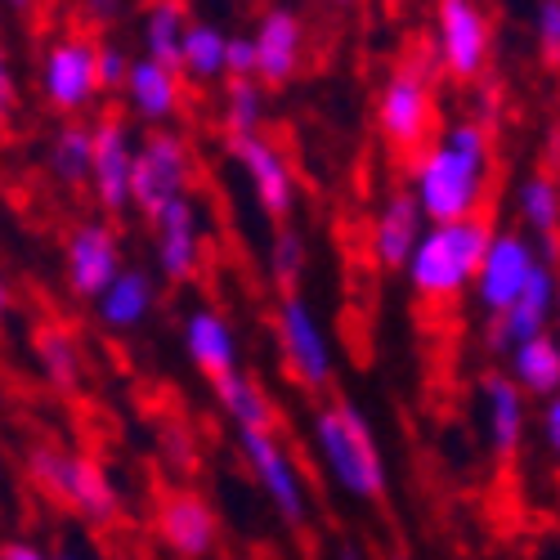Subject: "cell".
<instances>
[{"label":"cell","instance_id":"1","mask_svg":"<svg viewBox=\"0 0 560 560\" xmlns=\"http://www.w3.org/2000/svg\"><path fill=\"white\" fill-rule=\"evenodd\" d=\"M489 175H493V144L485 121L466 117L453 121L427 153H417L408 166L412 179V198L427 211L431 224H457V220H476L489 194Z\"/></svg>","mask_w":560,"mask_h":560},{"label":"cell","instance_id":"2","mask_svg":"<svg viewBox=\"0 0 560 560\" xmlns=\"http://www.w3.org/2000/svg\"><path fill=\"white\" fill-rule=\"evenodd\" d=\"M493 224L485 215L476 220H457V224H431L422 247L412 252L404 278L417 301H431V305H444V301H457L476 288V273L485 265V252L493 243Z\"/></svg>","mask_w":560,"mask_h":560},{"label":"cell","instance_id":"3","mask_svg":"<svg viewBox=\"0 0 560 560\" xmlns=\"http://www.w3.org/2000/svg\"><path fill=\"white\" fill-rule=\"evenodd\" d=\"M314 444H318L323 466H328V476L350 498L359 502L386 498V462H382L377 435H372L368 417L350 399H337L314 412Z\"/></svg>","mask_w":560,"mask_h":560},{"label":"cell","instance_id":"4","mask_svg":"<svg viewBox=\"0 0 560 560\" xmlns=\"http://www.w3.org/2000/svg\"><path fill=\"white\" fill-rule=\"evenodd\" d=\"M435 55H417L404 59L386 81H382V95H377V126L382 139L395 153H427L431 149V126H435Z\"/></svg>","mask_w":560,"mask_h":560},{"label":"cell","instance_id":"5","mask_svg":"<svg viewBox=\"0 0 560 560\" xmlns=\"http://www.w3.org/2000/svg\"><path fill=\"white\" fill-rule=\"evenodd\" d=\"M27 471L32 480L50 493L55 502L81 511L85 521H113L117 516V493H113V480L108 471L95 462V457H81V453H63L55 444H36L27 453Z\"/></svg>","mask_w":560,"mask_h":560},{"label":"cell","instance_id":"6","mask_svg":"<svg viewBox=\"0 0 560 560\" xmlns=\"http://www.w3.org/2000/svg\"><path fill=\"white\" fill-rule=\"evenodd\" d=\"M542 265H547V256H542V247L529 238V233H521V229H498L493 243H489V252H485V265H480V273H476V288H471L476 305H480L489 318L506 314L511 305L525 296V288L534 283V273H538Z\"/></svg>","mask_w":560,"mask_h":560},{"label":"cell","instance_id":"7","mask_svg":"<svg viewBox=\"0 0 560 560\" xmlns=\"http://www.w3.org/2000/svg\"><path fill=\"white\" fill-rule=\"evenodd\" d=\"M194 184V158L189 144L179 135H149L144 149L135 158V179H130V207H139L153 224L162 220L166 207H175L179 198H189Z\"/></svg>","mask_w":560,"mask_h":560},{"label":"cell","instance_id":"8","mask_svg":"<svg viewBox=\"0 0 560 560\" xmlns=\"http://www.w3.org/2000/svg\"><path fill=\"white\" fill-rule=\"evenodd\" d=\"M489 55H493V19L489 10L471 5V0H444L435 10V59L440 68L471 85L485 77L489 68Z\"/></svg>","mask_w":560,"mask_h":560},{"label":"cell","instance_id":"9","mask_svg":"<svg viewBox=\"0 0 560 560\" xmlns=\"http://www.w3.org/2000/svg\"><path fill=\"white\" fill-rule=\"evenodd\" d=\"M278 346H283V359L292 368V377L305 390H323L332 382V341L318 328V318L310 314V305L301 296H288L278 305Z\"/></svg>","mask_w":560,"mask_h":560},{"label":"cell","instance_id":"10","mask_svg":"<svg viewBox=\"0 0 560 560\" xmlns=\"http://www.w3.org/2000/svg\"><path fill=\"white\" fill-rule=\"evenodd\" d=\"M556 283H560V273H556V265L547 260V265L534 273V283L525 288V296L511 305L506 314L489 318V328H485V350L506 359L511 350H521V346L547 337V328L556 323Z\"/></svg>","mask_w":560,"mask_h":560},{"label":"cell","instance_id":"11","mask_svg":"<svg viewBox=\"0 0 560 560\" xmlns=\"http://www.w3.org/2000/svg\"><path fill=\"white\" fill-rule=\"evenodd\" d=\"M45 100L59 113H77L95 100L100 90V45L90 36H63L45 55Z\"/></svg>","mask_w":560,"mask_h":560},{"label":"cell","instance_id":"12","mask_svg":"<svg viewBox=\"0 0 560 560\" xmlns=\"http://www.w3.org/2000/svg\"><path fill=\"white\" fill-rule=\"evenodd\" d=\"M243 453H247V462H252L260 489H265L269 502L278 506V516H283L288 525H305L310 498H305V480H301V471H296V462L288 457V448L278 444L269 431H243Z\"/></svg>","mask_w":560,"mask_h":560},{"label":"cell","instance_id":"13","mask_svg":"<svg viewBox=\"0 0 560 560\" xmlns=\"http://www.w3.org/2000/svg\"><path fill=\"white\" fill-rule=\"evenodd\" d=\"M480 427L489 440V453L498 462L516 457L525 435H529V395L506 377V372H489L480 377Z\"/></svg>","mask_w":560,"mask_h":560},{"label":"cell","instance_id":"14","mask_svg":"<svg viewBox=\"0 0 560 560\" xmlns=\"http://www.w3.org/2000/svg\"><path fill=\"white\" fill-rule=\"evenodd\" d=\"M229 153L238 158V166L252 175V189H256L265 215L283 220V215L296 207V179H292V166H288L283 153L269 144V139H260V135L229 139Z\"/></svg>","mask_w":560,"mask_h":560},{"label":"cell","instance_id":"15","mask_svg":"<svg viewBox=\"0 0 560 560\" xmlns=\"http://www.w3.org/2000/svg\"><path fill=\"white\" fill-rule=\"evenodd\" d=\"M427 229H431V220H427V211L417 207V198L412 194H390L386 202H382V211H377V220H372V260H377L382 269H408V260H412V252L422 247V238H427Z\"/></svg>","mask_w":560,"mask_h":560},{"label":"cell","instance_id":"16","mask_svg":"<svg viewBox=\"0 0 560 560\" xmlns=\"http://www.w3.org/2000/svg\"><path fill=\"white\" fill-rule=\"evenodd\" d=\"M121 273H126L121 269V252H117V238L108 233V224H81L72 238H68V278H72V292L100 301Z\"/></svg>","mask_w":560,"mask_h":560},{"label":"cell","instance_id":"17","mask_svg":"<svg viewBox=\"0 0 560 560\" xmlns=\"http://www.w3.org/2000/svg\"><path fill=\"white\" fill-rule=\"evenodd\" d=\"M135 149H130V135L126 121L117 113L100 117L95 126V194L108 211H126L130 207V179H135Z\"/></svg>","mask_w":560,"mask_h":560},{"label":"cell","instance_id":"18","mask_svg":"<svg viewBox=\"0 0 560 560\" xmlns=\"http://www.w3.org/2000/svg\"><path fill=\"white\" fill-rule=\"evenodd\" d=\"M158 529L166 538V547L184 560H202L211 547H215V516H211V506L189 493V489H175L162 498L158 506Z\"/></svg>","mask_w":560,"mask_h":560},{"label":"cell","instance_id":"19","mask_svg":"<svg viewBox=\"0 0 560 560\" xmlns=\"http://www.w3.org/2000/svg\"><path fill=\"white\" fill-rule=\"evenodd\" d=\"M301 45H305V27L292 10H269L256 27V55H260V72L256 81L278 90L301 72Z\"/></svg>","mask_w":560,"mask_h":560},{"label":"cell","instance_id":"20","mask_svg":"<svg viewBox=\"0 0 560 560\" xmlns=\"http://www.w3.org/2000/svg\"><path fill=\"white\" fill-rule=\"evenodd\" d=\"M158 265L171 283H184L198 269V211L189 198L166 207L158 220Z\"/></svg>","mask_w":560,"mask_h":560},{"label":"cell","instance_id":"21","mask_svg":"<svg viewBox=\"0 0 560 560\" xmlns=\"http://www.w3.org/2000/svg\"><path fill=\"white\" fill-rule=\"evenodd\" d=\"M184 350H189V359L207 372L211 382L238 372V346H233V332H229V323L211 310L189 314V323H184Z\"/></svg>","mask_w":560,"mask_h":560},{"label":"cell","instance_id":"22","mask_svg":"<svg viewBox=\"0 0 560 560\" xmlns=\"http://www.w3.org/2000/svg\"><path fill=\"white\" fill-rule=\"evenodd\" d=\"M516 215L525 224L529 238L542 243V256L551 260L556 238H560V184L551 175H529L516 184Z\"/></svg>","mask_w":560,"mask_h":560},{"label":"cell","instance_id":"23","mask_svg":"<svg viewBox=\"0 0 560 560\" xmlns=\"http://www.w3.org/2000/svg\"><path fill=\"white\" fill-rule=\"evenodd\" d=\"M506 377L516 382L529 399H556L560 395V341L547 332L521 350L506 354Z\"/></svg>","mask_w":560,"mask_h":560},{"label":"cell","instance_id":"24","mask_svg":"<svg viewBox=\"0 0 560 560\" xmlns=\"http://www.w3.org/2000/svg\"><path fill=\"white\" fill-rule=\"evenodd\" d=\"M126 95H130V108L149 121H162L175 113L179 104V72L153 63V59H139L130 68V81H126Z\"/></svg>","mask_w":560,"mask_h":560},{"label":"cell","instance_id":"25","mask_svg":"<svg viewBox=\"0 0 560 560\" xmlns=\"http://www.w3.org/2000/svg\"><path fill=\"white\" fill-rule=\"evenodd\" d=\"M215 399L243 431H273V404L265 399V390L252 377H243V372L220 377L215 382Z\"/></svg>","mask_w":560,"mask_h":560},{"label":"cell","instance_id":"26","mask_svg":"<svg viewBox=\"0 0 560 560\" xmlns=\"http://www.w3.org/2000/svg\"><path fill=\"white\" fill-rule=\"evenodd\" d=\"M149 310H153V283L144 273H135V269H126L117 283L100 296V318L108 323V328H135Z\"/></svg>","mask_w":560,"mask_h":560},{"label":"cell","instance_id":"27","mask_svg":"<svg viewBox=\"0 0 560 560\" xmlns=\"http://www.w3.org/2000/svg\"><path fill=\"white\" fill-rule=\"evenodd\" d=\"M184 5H153L144 14V45H149V59L179 72L184 68Z\"/></svg>","mask_w":560,"mask_h":560},{"label":"cell","instance_id":"28","mask_svg":"<svg viewBox=\"0 0 560 560\" xmlns=\"http://www.w3.org/2000/svg\"><path fill=\"white\" fill-rule=\"evenodd\" d=\"M36 359L45 368V377H50L59 390H77L81 382V363H77V341L68 328H59V323H40L36 328Z\"/></svg>","mask_w":560,"mask_h":560},{"label":"cell","instance_id":"29","mask_svg":"<svg viewBox=\"0 0 560 560\" xmlns=\"http://www.w3.org/2000/svg\"><path fill=\"white\" fill-rule=\"evenodd\" d=\"M50 171L63 179V184H81L95 175V130L85 126H63L50 144Z\"/></svg>","mask_w":560,"mask_h":560},{"label":"cell","instance_id":"30","mask_svg":"<svg viewBox=\"0 0 560 560\" xmlns=\"http://www.w3.org/2000/svg\"><path fill=\"white\" fill-rule=\"evenodd\" d=\"M224 59H229V36H220V27H211V23L184 27V72L211 81V77L229 72Z\"/></svg>","mask_w":560,"mask_h":560},{"label":"cell","instance_id":"31","mask_svg":"<svg viewBox=\"0 0 560 560\" xmlns=\"http://www.w3.org/2000/svg\"><path fill=\"white\" fill-rule=\"evenodd\" d=\"M224 126H229V139H243V135H256L260 126V108H265V95L256 81H233L229 77V90H224Z\"/></svg>","mask_w":560,"mask_h":560},{"label":"cell","instance_id":"32","mask_svg":"<svg viewBox=\"0 0 560 560\" xmlns=\"http://www.w3.org/2000/svg\"><path fill=\"white\" fill-rule=\"evenodd\" d=\"M269 273H273L278 288H292L305 273V238L296 229H278V238L269 247Z\"/></svg>","mask_w":560,"mask_h":560},{"label":"cell","instance_id":"33","mask_svg":"<svg viewBox=\"0 0 560 560\" xmlns=\"http://www.w3.org/2000/svg\"><path fill=\"white\" fill-rule=\"evenodd\" d=\"M534 23V45L547 68H560V0H542V5L529 10Z\"/></svg>","mask_w":560,"mask_h":560},{"label":"cell","instance_id":"34","mask_svg":"<svg viewBox=\"0 0 560 560\" xmlns=\"http://www.w3.org/2000/svg\"><path fill=\"white\" fill-rule=\"evenodd\" d=\"M130 68H135V63L117 50V45H108V40L100 45V85H104V90H126Z\"/></svg>","mask_w":560,"mask_h":560},{"label":"cell","instance_id":"35","mask_svg":"<svg viewBox=\"0 0 560 560\" xmlns=\"http://www.w3.org/2000/svg\"><path fill=\"white\" fill-rule=\"evenodd\" d=\"M162 448H166L171 466H179V471H194V466H198V457H194V444H189V431H184L179 422H171V427L162 431Z\"/></svg>","mask_w":560,"mask_h":560},{"label":"cell","instance_id":"36","mask_svg":"<svg viewBox=\"0 0 560 560\" xmlns=\"http://www.w3.org/2000/svg\"><path fill=\"white\" fill-rule=\"evenodd\" d=\"M538 440H542V448L551 453V462L560 466V395L538 408Z\"/></svg>","mask_w":560,"mask_h":560},{"label":"cell","instance_id":"37","mask_svg":"<svg viewBox=\"0 0 560 560\" xmlns=\"http://www.w3.org/2000/svg\"><path fill=\"white\" fill-rule=\"evenodd\" d=\"M10 108H14V85H10V68H5V59H0V126H5Z\"/></svg>","mask_w":560,"mask_h":560},{"label":"cell","instance_id":"38","mask_svg":"<svg viewBox=\"0 0 560 560\" xmlns=\"http://www.w3.org/2000/svg\"><path fill=\"white\" fill-rule=\"evenodd\" d=\"M0 560H50V556H40L32 542H5L0 547Z\"/></svg>","mask_w":560,"mask_h":560},{"label":"cell","instance_id":"39","mask_svg":"<svg viewBox=\"0 0 560 560\" xmlns=\"http://www.w3.org/2000/svg\"><path fill=\"white\" fill-rule=\"evenodd\" d=\"M337 560H363V551H359V547H354V542H346V547H341V551H337Z\"/></svg>","mask_w":560,"mask_h":560},{"label":"cell","instance_id":"40","mask_svg":"<svg viewBox=\"0 0 560 560\" xmlns=\"http://www.w3.org/2000/svg\"><path fill=\"white\" fill-rule=\"evenodd\" d=\"M10 310V292H5V283H0V314Z\"/></svg>","mask_w":560,"mask_h":560},{"label":"cell","instance_id":"41","mask_svg":"<svg viewBox=\"0 0 560 560\" xmlns=\"http://www.w3.org/2000/svg\"><path fill=\"white\" fill-rule=\"evenodd\" d=\"M556 323H560V283H556Z\"/></svg>","mask_w":560,"mask_h":560},{"label":"cell","instance_id":"42","mask_svg":"<svg viewBox=\"0 0 560 560\" xmlns=\"http://www.w3.org/2000/svg\"><path fill=\"white\" fill-rule=\"evenodd\" d=\"M386 560H408V556H404V551H390V556H386Z\"/></svg>","mask_w":560,"mask_h":560},{"label":"cell","instance_id":"43","mask_svg":"<svg viewBox=\"0 0 560 560\" xmlns=\"http://www.w3.org/2000/svg\"><path fill=\"white\" fill-rule=\"evenodd\" d=\"M50 560H77V556H50Z\"/></svg>","mask_w":560,"mask_h":560}]
</instances>
